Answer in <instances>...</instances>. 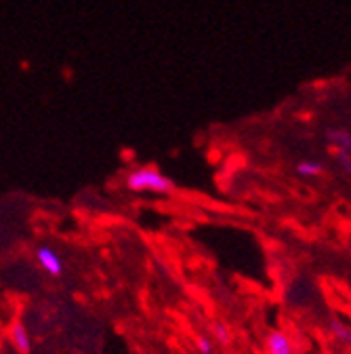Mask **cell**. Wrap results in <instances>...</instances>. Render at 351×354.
Instances as JSON below:
<instances>
[{"label": "cell", "instance_id": "6da1fadb", "mask_svg": "<svg viewBox=\"0 0 351 354\" xmlns=\"http://www.w3.org/2000/svg\"><path fill=\"white\" fill-rule=\"evenodd\" d=\"M124 186L130 190V192H156V194H168L174 190V184L172 180L158 171L156 167H141V169H135L126 175L124 180Z\"/></svg>", "mask_w": 351, "mask_h": 354}, {"label": "cell", "instance_id": "7a4b0ae2", "mask_svg": "<svg viewBox=\"0 0 351 354\" xmlns=\"http://www.w3.org/2000/svg\"><path fill=\"white\" fill-rule=\"evenodd\" d=\"M36 259L40 263V268L45 270L47 274H51V277H61L63 274V261H61L59 253L53 247H47V245L38 247L36 249Z\"/></svg>", "mask_w": 351, "mask_h": 354}, {"label": "cell", "instance_id": "3957f363", "mask_svg": "<svg viewBox=\"0 0 351 354\" xmlns=\"http://www.w3.org/2000/svg\"><path fill=\"white\" fill-rule=\"evenodd\" d=\"M265 348H268V354H294L292 339L284 331H280V329H272L268 333Z\"/></svg>", "mask_w": 351, "mask_h": 354}, {"label": "cell", "instance_id": "277c9868", "mask_svg": "<svg viewBox=\"0 0 351 354\" xmlns=\"http://www.w3.org/2000/svg\"><path fill=\"white\" fill-rule=\"evenodd\" d=\"M11 342H13V346H15V350H17L19 354H30V350H32V339H30V333H28V329L23 327V323H15V325L11 327Z\"/></svg>", "mask_w": 351, "mask_h": 354}, {"label": "cell", "instance_id": "5b68a950", "mask_svg": "<svg viewBox=\"0 0 351 354\" xmlns=\"http://www.w3.org/2000/svg\"><path fill=\"white\" fill-rule=\"evenodd\" d=\"M326 140L332 146V150L351 152V133H347L343 129H328L326 131Z\"/></svg>", "mask_w": 351, "mask_h": 354}, {"label": "cell", "instance_id": "8992f818", "mask_svg": "<svg viewBox=\"0 0 351 354\" xmlns=\"http://www.w3.org/2000/svg\"><path fill=\"white\" fill-rule=\"evenodd\" d=\"M297 173L301 177H318L322 173V165L318 160H301L297 165Z\"/></svg>", "mask_w": 351, "mask_h": 354}, {"label": "cell", "instance_id": "52a82bcc", "mask_svg": "<svg viewBox=\"0 0 351 354\" xmlns=\"http://www.w3.org/2000/svg\"><path fill=\"white\" fill-rule=\"evenodd\" d=\"M330 331H332V335H334L337 339H341V342H345V344L351 346V327H347L343 321L332 319V321H330Z\"/></svg>", "mask_w": 351, "mask_h": 354}, {"label": "cell", "instance_id": "ba28073f", "mask_svg": "<svg viewBox=\"0 0 351 354\" xmlns=\"http://www.w3.org/2000/svg\"><path fill=\"white\" fill-rule=\"evenodd\" d=\"M332 154L337 156L339 165H341L347 173H351V152H339V150H332Z\"/></svg>", "mask_w": 351, "mask_h": 354}, {"label": "cell", "instance_id": "9c48e42d", "mask_svg": "<svg viewBox=\"0 0 351 354\" xmlns=\"http://www.w3.org/2000/svg\"><path fill=\"white\" fill-rule=\"evenodd\" d=\"M198 350L200 354H212V344L208 337H198Z\"/></svg>", "mask_w": 351, "mask_h": 354}, {"label": "cell", "instance_id": "30bf717a", "mask_svg": "<svg viewBox=\"0 0 351 354\" xmlns=\"http://www.w3.org/2000/svg\"><path fill=\"white\" fill-rule=\"evenodd\" d=\"M214 333H217V337H219V339H223V342H228V339H230L228 329H225L223 325H217V327H214Z\"/></svg>", "mask_w": 351, "mask_h": 354}]
</instances>
